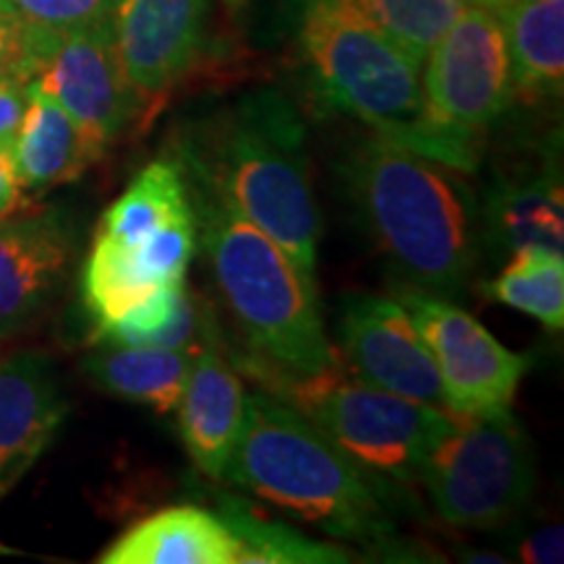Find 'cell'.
Segmentation results:
<instances>
[{
	"label": "cell",
	"instance_id": "cell-1",
	"mask_svg": "<svg viewBox=\"0 0 564 564\" xmlns=\"http://www.w3.org/2000/svg\"><path fill=\"white\" fill-rule=\"evenodd\" d=\"M337 175L366 236L400 285L460 299L484 253V209L463 171L379 133L352 141Z\"/></svg>",
	"mask_w": 564,
	"mask_h": 564
},
{
	"label": "cell",
	"instance_id": "cell-2",
	"mask_svg": "<svg viewBox=\"0 0 564 564\" xmlns=\"http://www.w3.org/2000/svg\"><path fill=\"white\" fill-rule=\"evenodd\" d=\"M175 162L188 188L257 225L303 272L314 274L322 223L306 129L291 102L257 91L183 126Z\"/></svg>",
	"mask_w": 564,
	"mask_h": 564
},
{
	"label": "cell",
	"instance_id": "cell-3",
	"mask_svg": "<svg viewBox=\"0 0 564 564\" xmlns=\"http://www.w3.org/2000/svg\"><path fill=\"white\" fill-rule=\"evenodd\" d=\"M223 478L333 539L400 552L384 478L352 463L306 415L270 392L246 394L241 436Z\"/></svg>",
	"mask_w": 564,
	"mask_h": 564
},
{
	"label": "cell",
	"instance_id": "cell-4",
	"mask_svg": "<svg viewBox=\"0 0 564 564\" xmlns=\"http://www.w3.org/2000/svg\"><path fill=\"white\" fill-rule=\"evenodd\" d=\"M188 199L212 278L249 356L293 377L327 371L337 350L324 333L314 274L303 272L267 232L225 204L194 188Z\"/></svg>",
	"mask_w": 564,
	"mask_h": 564
},
{
	"label": "cell",
	"instance_id": "cell-5",
	"mask_svg": "<svg viewBox=\"0 0 564 564\" xmlns=\"http://www.w3.org/2000/svg\"><path fill=\"white\" fill-rule=\"evenodd\" d=\"M301 51L322 95L373 133L421 158L474 173L481 133L434 123L421 91V63L390 37L327 0H306Z\"/></svg>",
	"mask_w": 564,
	"mask_h": 564
},
{
	"label": "cell",
	"instance_id": "cell-6",
	"mask_svg": "<svg viewBox=\"0 0 564 564\" xmlns=\"http://www.w3.org/2000/svg\"><path fill=\"white\" fill-rule=\"evenodd\" d=\"M264 392L306 415L335 447L369 474L394 484L421 481L434 447L455 426V415L379 390L337 361L314 377H293L257 358L232 356Z\"/></svg>",
	"mask_w": 564,
	"mask_h": 564
},
{
	"label": "cell",
	"instance_id": "cell-7",
	"mask_svg": "<svg viewBox=\"0 0 564 564\" xmlns=\"http://www.w3.org/2000/svg\"><path fill=\"white\" fill-rule=\"evenodd\" d=\"M421 481L447 525H502L535 489L533 444L510 408L457 419L434 447Z\"/></svg>",
	"mask_w": 564,
	"mask_h": 564
},
{
	"label": "cell",
	"instance_id": "cell-8",
	"mask_svg": "<svg viewBox=\"0 0 564 564\" xmlns=\"http://www.w3.org/2000/svg\"><path fill=\"white\" fill-rule=\"evenodd\" d=\"M394 299L408 308L432 352L447 413L470 419L510 408L520 379L531 369V356L507 350L453 299L411 285H398Z\"/></svg>",
	"mask_w": 564,
	"mask_h": 564
},
{
	"label": "cell",
	"instance_id": "cell-9",
	"mask_svg": "<svg viewBox=\"0 0 564 564\" xmlns=\"http://www.w3.org/2000/svg\"><path fill=\"white\" fill-rule=\"evenodd\" d=\"M421 68L426 116L449 129L481 133L514 97L502 21L484 6H465Z\"/></svg>",
	"mask_w": 564,
	"mask_h": 564
},
{
	"label": "cell",
	"instance_id": "cell-10",
	"mask_svg": "<svg viewBox=\"0 0 564 564\" xmlns=\"http://www.w3.org/2000/svg\"><path fill=\"white\" fill-rule=\"evenodd\" d=\"M337 337L358 379L415 403L444 405L442 379L408 308L387 295L356 293L340 306Z\"/></svg>",
	"mask_w": 564,
	"mask_h": 564
},
{
	"label": "cell",
	"instance_id": "cell-11",
	"mask_svg": "<svg viewBox=\"0 0 564 564\" xmlns=\"http://www.w3.org/2000/svg\"><path fill=\"white\" fill-rule=\"evenodd\" d=\"M32 82L105 147L137 121L144 105L123 74L112 21L61 34Z\"/></svg>",
	"mask_w": 564,
	"mask_h": 564
},
{
	"label": "cell",
	"instance_id": "cell-12",
	"mask_svg": "<svg viewBox=\"0 0 564 564\" xmlns=\"http://www.w3.org/2000/svg\"><path fill=\"white\" fill-rule=\"evenodd\" d=\"M212 0H121L112 17L126 79L158 100L192 74L207 45Z\"/></svg>",
	"mask_w": 564,
	"mask_h": 564
},
{
	"label": "cell",
	"instance_id": "cell-13",
	"mask_svg": "<svg viewBox=\"0 0 564 564\" xmlns=\"http://www.w3.org/2000/svg\"><path fill=\"white\" fill-rule=\"evenodd\" d=\"M79 232L63 207L0 215V337L51 306L74 264Z\"/></svg>",
	"mask_w": 564,
	"mask_h": 564
},
{
	"label": "cell",
	"instance_id": "cell-14",
	"mask_svg": "<svg viewBox=\"0 0 564 564\" xmlns=\"http://www.w3.org/2000/svg\"><path fill=\"white\" fill-rule=\"evenodd\" d=\"M66 413L68 400L47 352L0 358V497L37 463Z\"/></svg>",
	"mask_w": 564,
	"mask_h": 564
},
{
	"label": "cell",
	"instance_id": "cell-15",
	"mask_svg": "<svg viewBox=\"0 0 564 564\" xmlns=\"http://www.w3.org/2000/svg\"><path fill=\"white\" fill-rule=\"evenodd\" d=\"M183 447L204 476L223 478L232 447L241 436L246 387L220 343L194 356L178 408Z\"/></svg>",
	"mask_w": 564,
	"mask_h": 564
},
{
	"label": "cell",
	"instance_id": "cell-16",
	"mask_svg": "<svg viewBox=\"0 0 564 564\" xmlns=\"http://www.w3.org/2000/svg\"><path fill=\"white\" fill-rule=\"evenodd\" d=\"M105 150L108 147L100 139L30 82V105L11 152L21 192L42 194L76 181Z\"/></svg>",
	"mask_w": 564,
	"mask_h": 564
},
{
	"label": "cell",
	"instance_id": "cell-17",
	"mask_svg": "<svg viewBox=\"0 0 564 564\" xmlns=\"http://www.w3.org/2000/svg\"><path fill=\"white\" fill-rule=\"evenodd\" d=\"M241 544L228 523L194 505L167 507L105 549L102 564H236Z\"/></svg>",
	"mask_w": 564,
	"mask_h": 564
},
{
	"label": "cell",
	"instance_id": "cell-18",
	"mask_svg": "<svg viewBox=\"0 0 564 564\" xmlns=\"http://www.w3.org/2000/svg\"><path fill=\"white\" fill-rule=\"evenodd\" d=\"M512 87L528 102L554 100L564 84V0H512L497 11Z\"/></svg>",
	"mask_w": 564,
	"mask_h": 564
},
{
	"label": "cell",
	"instance_id": "cell-19",
	"mask_svg": "<svg viewBox=\"0 0 564 564\" xmlns=\"http://www.w3.org/2000/svg\"><path fill=\"white\" fill-rule=\"evenodd\" d=\"M194 356L175 348L102 343V348L84 358V373L102 392L171 413L181 403Z\"/></svg>",
	"mask_w": 564,
	"mask_h": 564
},
{
	"label": "cell",
	"instance_id": "cell-20",
	"mask_svg": "<svg viewBox=\"0 0 564 564\" xmlns=\"http://www.w3.org/2000/svg\"><path fill=\"white\" fill-rule=\"evenodd\" d=\"M186 217H194V207L178 162L158 160L150 162L105 212L97 236L118 246H139Z\"/></svg>",
	"mask_w": 564,
	"mask_h": 564
},
{
	"label": "cell",
	"instance_id": "cell-21",
	"mask_svg": "<svg viewBox=\"0 0 564 564\" xmlns=\"http://www.w3.org/2000/svg\"><path fill=\"white\" fill-rule=\"evenodd\" d=\"M484 241L518 251L523 246H546L562 251V192L552 175L512 181L481 202Z\"/></svg>",
	"mask_w": 564,
	"mask_h": 564
},
{
	"label": "cell",
	"instance_id": "cell-22",
	"mask_svg": "<svg viewBox=\"0 0 564 564\" xmlns=\"http://www.w3.org/2000/svg\"><path fill=\"white\" fill-rule=\"evenodd\" d=\"M486 299L539 319L549 333L564 327V259L546 246L512 251L505 272L481 288Z\"/></svg>",
	"mask_w": 564,
	"mask_h": 564
},
{
	"label": "cell",
	"instance_id": "cell-23",
	"mask_svg": "<svg viewBox=\"0 0 564 564\" xmlns=\"http://www.w3.org/2000/svg\"><path fill=\"white\" fill-rule=\"evenodd\" d=\"M220 518L241 544L243 564H340L350 562L348 549L308 539L282 523L259 518L257 510L230 494H217Z\"/></svg>",
	"mask_w": 564,
	"mask_h": 564
},
{
	"label": "cell",
	"instance_id": "cell-24",
	"mask_svg": "<svg viewBox=\"0 0 564 564\" xmlns=\"http://www.w3.org/2000/svg\"><path fill=\"white\" fill-rule=\"evenodd\" d=\"M327 3L382 32L423 66L429 51L453 26L468 0H327Z\"/></svg>",
	"mask_w": 564,
	"mask_h": 564
},
{
	"label": "cell",
	"instance_id": "cell-25",
	"mask_svg": "<svg viewBox=\"0 0 564 564\" xmlns=\"http://www.w3.org/2000/svg\"><path fill=\"white\" fill-rule=\"evenodd\" d=\"M118 3L121 0H0V13L32 30L70 34L112 21Z\"/></svg>",
	"mask_w": 564,
	"mask_h": 564
},
{
	"label": "cell",
	"instance_id": "cell-26",
	"mask_svg": "<svg viewBox=\"0 0 564 564\" xmlns=\"http://www.w3.org/2000/svg\"><path fill=\"white\" fill-rule=\"evenodd\" d=\"M61 34L40 32L0 13V79L32 82Z\"/></svg>",
	"mask_w": 564,
	"mask_h": 564
},
{
	"label": "cell",
	"instance_id": "cell-27",
	"mask_svg": "<svg viewBox=\"0 0 564 564\" xmlns=\"http://www.w3.org/2000/svg\"><path fill=\"white\" fill-rule=\"evenodd\" d=\"M26 105H30V82L0 79V152H13Z\"/></svg>",
	"mask_w": 564,
	"mask_h": 564
},
{
	"label": "cell",
	"instance_id": "cell-28",
	"mask_svg": "<svg viewBox=\"0 0 564 564\" xmlns=\"http://www.w3.org/2000/svg\"><path fill=\"white\" fill-rule=\"evenodd\" d=\"M525 562H562V528H544L528 535L523 544Z\"/></svg>",
	"mask_w": 564,
	"mask_h": 564
},
{
	"label": "cell",
	"instance_id": "cell-29",
	"mask_svg": "<svg viewBox=\"0 0 564 564\" xmlns=\"http://www.w3.org/2000/svg\"><path fill=\"white\" fill-rule=\"evenodd\" d=\"M21 204V186L13 171L11 154L0 152V215L13 212Z\"/></svg>",
	"mask_w": 564,
	"mask_h": 564
},
{
	"label": "cell",
	"instance_id": "cell-30",
	"mask_svg": "<svg viewBox=\"0 0 564 564\" xmlns=\"http://www.w3.org/2000/svg\"><path fill=\"white\" fill-rule=\"evenodd\" d=\"M468 3L484 6V9H491V11H499V9H502V6L512 3V0H468Z\"/></svg>",
	"mask_w": 564,
	"mask_h": 564
},
{
	"label": "cell",
	"instance_id": "cell-31",
	"mask_svg": "<svg viewBox=\"0 0 564 564\" xmlns=\"http://www.w3.org/2000/svg\"><path fill=\"white\" fill-rule=\"evenodd\" d=\"M223 3H225V6H228V9H232V11H236V9H241V6L246 3V0H223Z\"/></svg>",
	"mask_w": 564,
	"mask_h": 564
}]
</instances>
